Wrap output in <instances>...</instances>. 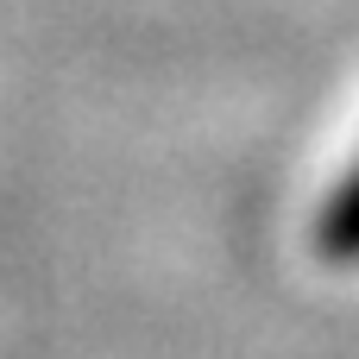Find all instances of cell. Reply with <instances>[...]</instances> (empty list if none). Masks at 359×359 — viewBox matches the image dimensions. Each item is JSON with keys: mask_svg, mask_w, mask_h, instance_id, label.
<instances>
[{"mask_svg": "<svg viewBox=\"0 0 359 359\" xmlns=\"http://www.w3.org/2000/svg\"><path fill=\"white\" fill-rule=\"evenodd\" d=\"M316 252L328 265H359V158L347 164V177L322 196L316 215Z\"/></svg>", "mask_w": 359, "mask_h": 359, "instance_id": "1", "label": "cell"}]
</instances>
